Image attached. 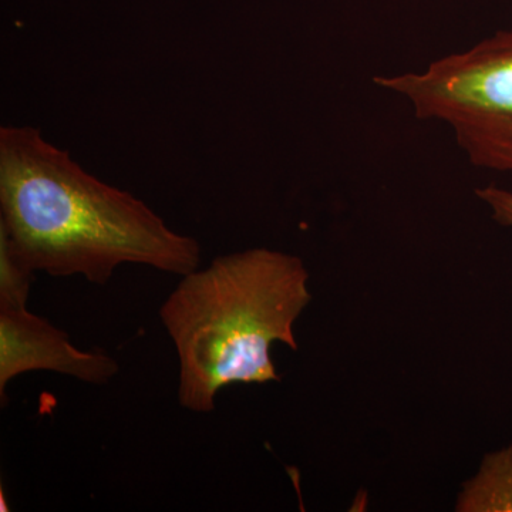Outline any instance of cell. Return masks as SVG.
<instances>
[{
  "mask_svg": "<svg viewBox=\"0 0 512 512\" xmlns=\"http://www.w3.org/2000/svg\"><path fill=\"white\" fill-rule=\"evenodd\" d=\"M311 301L302 259L269 248L217 256L181 276L160 309L180 365V406L211 413L224 387L279 382L272 345L298 350L293 326Z\"/></svg>",
  "mask_w": 512,
  "mask_h": 512,
  "instance_id": "obj_2",
  "label": "cell"
},
{
  "mask_svg": "<svg viewBox=\"0 0 512 512\" xmlns=\"http://www.w3.org/2000/svg\"><path fill=\"white\" fill-rule=\"evenodd\" d=\"M35 272L26 268L0 235V308H28Z\"/></svg>",
  "mask_w": 512,
  "mask_h": 512,
  "instance_id": "obj_6",
  "label": "cell"
},
{
  "mask_svg": "<svg viewBox=\"0 0 512 512\" xmlns=\"http://www.w3.org/2000/svg\"><path fill=\"white\" fill-rule=\"evenodd\" d=\"M29 372H55L90 384L109 383L120 372L113 357L86 352L69 335L28 308H0V396L15 377Z\"/></svg>",
  "mask_w": 512,
  "mask_h": 512,
  "instance_id": "obj_4",
  "label": "cell"
},
{
  "mask_svg": "<svg viewBox=\"0 0 512 512\" xmlns=\"http://www.w3.org/2000/svg\"><path fill=\"white\" fill-rule=\"evenodd\" d=\"M478 200L483 201L491 211V217L497 224L512 228V191L491 184L477 188Z\"/></svg>",
  "mask_w": 512,
  "mask_h": 512,
  "instance_id": "obj_7",
  "label": "cell"
},
{
  "mask_svg": "<svg viewBox=\"0 0 512 512\" xmlns=\"http://www.w3.org/2000/svg\"><path fill=\"white\" fill-rule=\"evenodd\" d=\"M456 511L512 512V446L484 457L458 495Z\"/></svg>",
  "mask_w": 512,
  "mask_h": 512,
  "instance_id": "obj_5",
  "label": "cell"
},
{
  "mask_svg": "<svg viewBox=\"0 0 512 512\" xmlns=\"http://www.w3.org/2000/svg\"><path fill=\"white\" fill-rule=\"evenodd\" d=\"M0 235L32 272L104 285L124 264L183 276L201 245L104 183L32 126L0 128Z\"/></svg>",
  "mask_w": 512,
  "mask_h": 512,
  "instance_id": "obj_1",
  "label": "cell"
},
{
  "mask_svg": "<svg viewBox=\"0 0 512 512\" xmlns=\"http://www.w3.org/2000/svg\"><path fill=\"white\" fill-rule=\"evenodd\" d=\"M373 84L406 101L417 120L450 128L474 167L512 173V28Z\"/></svg>",
  "mask_w": 512,
  "mask_h": 512,
  "instance_id": "obj_3",
  "label": "cell"
}]
</instances>
